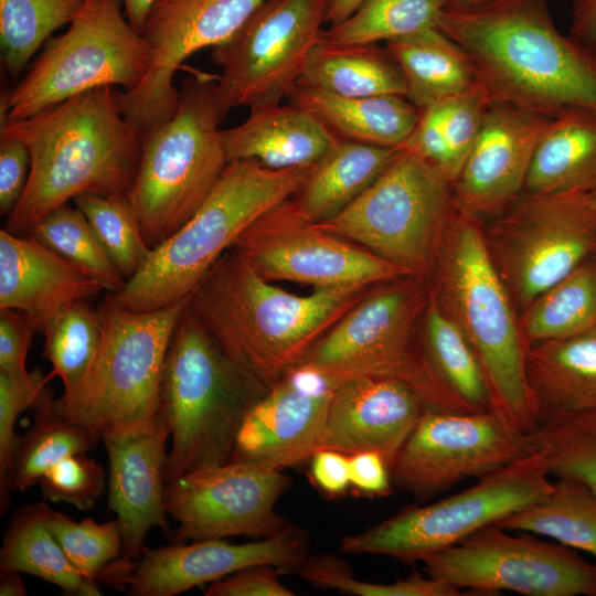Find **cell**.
<instances>
[{"instance_id": "obj_33", "label": "cell", "mask_w": 596, "mask_h": 596, "mask_svg": "<svg viewBox=\"0 0 596 596\" xmlns=\"http://www.w3.org/2000/svg\"><path fill=\"white\" fill-rule=\"evenodd\" d=\"M299 82L341 96L407 97L401 68L387 49L376 44L336 43L320 36Z\"/></svg>"}, {"instance_id": "obj_37", "label": "cell", "mask_w": 596, "mask_h": 596, "mask_svg": "<svg viewBox=\"0 0 596 596\" xmlns=\"http://www.w3.org/2000/svg\"><path fill=\"white\" fill-rule=\"evenodd\" d=\"M34 423L18 435L12 456V490L26 491L62 459L86 453L99 439L88 428L70 421L47 392L34 406Z\"/></svg>"}, {"instance_id": "obj_25", "label": "cell", "mask_w": 596, "mask_h": 596, "mask_svg": "<svg viewBox=\"0 0 596 596\" xmlns=\"http://www.w3.org/2000/svg\"><path fill=\"white\" fill-rule=\"evenodd\" d=\"M103 289L91 274L31 234L0 230V308L25 313L41 332L64 309Z\"/></svg>"}, {"instance_id": "obj_31", "label": "cell", "mask_w": 596, "mask_h": 596, "mask_svg": "<svg viewBox=\"0 0 596 596\" xmlns=\"http://www.w3.org/2000/svg\"><path fill=\"white\" fill-rule=\"evenodd\" d=\"M385 44L404 75L407 98L418 109L459 95L480 81L469 55L438 28Z\"/></svg>"}, {"instance_id": "obj_9", "label": "cell", "mask_w": 596, "mask_h": 596, "mask_svg": "<svg viewBox=\"0 0 596 596\" xmlns=\"http://www.w3.org/2000/svg\"><path fill=\"white\" fill-rule=\"evenodd\" d=\"M150 46L120 10V0H84L66 32L52 39L26 74L1 97V120L28 118L99 87H137Z\"/></svg>"}, {"instance_id": "obj_16", "label": "cell", "mask_w": 596, "mask_h": 596, "mask_svg": "<svg viewBox=\"0 0 596 596\" xmlns=\"http://www.w3.org/2000/svg\"><path fill=\"white\" fill-rule=\"evenodd\" d=\"M232 248L267 280L315 289L373 286L411 275L402 266L324 231L307 219L291 198L256 219Z\"/></svg>"}, {"instance_id": "obj_47", "label": "cell", "mask_w": 596, "mask_h": 596, "mask_svg": "<svg viewBox=\"0 0 596 596\" xmlns=\"http://www.w3.org/2000/svg\"><path fill=\"white\" fill-rule=\"evenodd\" d=\"M84 454L62 459L39 479L44 500L66 502L83 511L95 505L105 490L106 472Z\"/></svg>"}, {"instance_id": "obj_45", "label": "cell", "mask_w": 596, "mask_h": 596, "mask_svg": "<svg viewBox=\"0 0 596 596\" xmlns=\"http://www.w3.org/2000/svg\"><path fill=\"white\" fill-rule=\"evenodd\" d=\"M493 98L479 81L466 92L440 102L447 147V175L451 182L459 174L471 151Z\"/></svg>"}, {"instance_id": "obj_41", "label": "cell", "mask_w": 596, "mask_h": 596, "mask_svg": "<svg viewBox=\"0 0 596 596\" xmlns=\"http://www.w3.org/2000/svg\"><path fill=\"white\" fill-rule=\"evenodd\" d=\"M447 0H368L321 36L336 43L376 44L437 28Z\"/></svg>"}, {"instance_id": "obj_43", "label": "cell", "mask_w": 596, "mask_h": 596, "mask_svg": "<svg viewBox=\"0 0 596 596\" xmlns=\"http://www.w3.org/2000/svg\"><path fill=\"white\" fill-rule=\"evenodd\" d=\"M28 234L91 274L104 289L116 294L124 288L127 280L76 206H58Z\"/></svg>"}, {"instance_id": "obj_23", "label": "cell", "mask_w": 596, "mask_h": 596, "mask_svg": "<svg viewBox=\"0 0 596 596\" xmlns=\"http://www.w3.org/2000/svg\"><path fill=\"white\" fill-rule=\"evenodd\" d=\"M307 552L306 532L298 526L244 544L206 539L160 547L145 545L127 592L131 596H175L255 565L296 573Z\"/></svg>"}, {"instance_id": "obj_55", "label": "cell", "mask_w": 596, "mask_h": 596, "mask_svg": "<svg viewBox=\"0 0 596 596\" xmlns=\"http://www.w3.org/2000/svg\"><path fill=\"white\" fill-rule=\"evenodd\" d=\"M156 0H121L130 24L141 33L147 14Z\"/></svg>"}, {"instance_id": "obj_5", "label": "cell", "mask_w": 596, "mask_h": 596, "mask_svg": "<svg viewBox=\"0 0 596 596\" xmlns=\"http://www.w3.org/2000/svg\"><path fill=\"white\" fill-rule=\"evenodd\" d=\"M266 391L233 362L188 305L171 338L161 381L159 409L172 439L166 485L231 462L242 424Z\"/></svg>"}, {"instance_id": "obj_54", "label": "cell", "mask_w": 596, "mask_h": 596, "mask_svg": "<svg viewBox=\"0 0 596 596\" xmlns=\"http://www.w3.org/2000/svg\"><path fill=\"white\" fill-rule=\"evenodd\" d=\"M368 0H329L326 23L336 25L351 17Z\"/></svg>"}, {"instance_id": "obj_8", "label": "cell", "mask_w": 596, "mask_h": 596, "mask_svg": "<svg viewBox=\"0 0 596 596\" xmlns=\"http://www.w3.org/2000/svg\"><path fill=\"white\" fill-rule=\"evenodd\" d=\"M191 295L167 307L135 311L108 296L98 308L103 338L87 373L56 400L61 413L102 432L146 423L160 408L167 351Z\"/></svg>"}, {"instance_id": "obj_30", "label": "cell", "mask_w": 596, "mask_h": 596, "mask_svg": "<svg viewBox=\"0 0 596 596\" xmlns=\"http://www.w3.org/2000/svg\"><path fill=\"white\" fill-rule=\"evenodd\" d=\"M596 192V111L550 119L532 157L524 193Z\"/></svg>"}, {"instance_id": "obj_32", "label": "cell", "mask_w": 596, "mask_h": 596, "mask_svg": "<svg viewBox=\"0 0 596 596\" xmlns=\"http://www.w3.org/2000/svg\"><path fill=\"white\" fill-rule=\"evenodd\" d=\"M396 151L340 139L312 166L291 199L307 219L324 222L353 202L381 174Z\"/></svg>"}, {"instance_id": "obj_42", "label": "cell", "mask_w": 596, "mask_h": 596, "mask_svg": "<svg viewBox=\"0 0 596 596\" xmlns=\"http://www.w3.org/2000/svg\"><path fill=\"white\" fill-rule=\"evenodd\" d=\"M43 358L53 366L52 375L63 382L64 392L73 391L91 368L102 343L103 328L98 309L86 300L60 312L42 331Z\"/></svg>"}, {"instance_id": "obj_27", "label": "cell", "mask_w": 596, "mask_h": 596, "mask_svg": "<svg viewBox=\"0 0 596 596\" xmlns=\"http://www.w3.org/2000/svg\"><path fill=\"white\" fill-rule=\"evenodd\" d=\"M525 372L538 427L596 406V326L529 345Z\"/></svg>"}, {"instance_id": "obj_24", "label": "cell", "mask_w": 596, "mask_h": 596, "mask_svg": "<svg viewBox=\"0 0 596 596\" xmlns=\"http://www.w3.org/2000/svg\"><path fill=\"white\" fill-rule=\"evenodd\" d=\"M425 409L416 392L400 380H347L333 391L317 450L348 456L376 451L391 468Z\"/></svg>"}, {"instance_id": "obj_49", "label": "cell", "mask_w": 596, "mask_h": 596, "mask_svg": "<svg viewBox=\"0 0 596 596\" xmlns=\"http://www.w3.org/2000/svg\"><path fill=\"white\" fill-rule=\"evenodd\" d=\"M0 214L9 216L28 183L30 152L19 138L0 134Z\"/></svg>"}, {"instance_id": "obj_12", "label": "cell", "mask_w": 596, "mask_h": 596, "mask_svg": "<svg viewBox=\"0 0 596 596\" xmlns=\"http://www.w3.org/2000/svg\"><path fill=\"white\" fill-rule=\"evenodd\" d=\"M482 235L520 313L596 252V192H523L482 223Z\"/></svg>"}, {"instance_id": "obj_34", "label": "cell", "mask_w": 596, "mask_h": 596, "mask_svg": "<svg viewBox=\"0 0 596 596\" xmlns=\"http://www.w3.org/2000/svg\"><path fill=\"white\" fill-rule=\"evenodd\" d=\"M47 504H28L8 522L0 550V572L40 577L76 596H100L98 583L83 575L68 560L45 523Z\"/></svg>"}, {"instance_id": "obj_46", "label": "cell", "mask_w": 596, "mask_h": 596, "mask_svg": "<svg viewBox=\"0 0 596 596\" xmlns=\"http://www.w3.org/2000/svg\"><path fill=\"white\" fill-rule=\"evenodd\" d=\"M47 379L35 370L26 375L11 376L0 373V511L10 507L12 456L18 435L14 426L18 416L34 407L47 393Z\"/></svg>"}, {"instance_id": "obj_21", "label": "cell", "mask_w": 596, "mask_h": 596, "mask_svg": "<svg viewBox=\"0 0 596 596\" xmlns=\"http://www.w3.org/2000/svg\"><path fill=\"white\" fill-rule=\"evenodd\" d=\"M550 118L492 100L481 131L453 182L454 207L480 222L524 192L535 147Z\"/></svg>"}, {"instance_id": "obj_51", "label": "cell", "mask_w": 596, "mask_h": 596, "mask_svg": "<svg viewBox=\"0 0 596 596\" xmlns=\"http://www.w3.org/2000/svg\"><path fill=\"white\" fill-rule=\"evenodd\" d=\"M350 488L369 497H386L392 492L390 466L376 451L349 456Z\"/></svg>"}, {"instance_id": "obj_40", "label": "cell", "mask_w": 596, "mask_h": 596, "mask_svg": "<svg viewBox=\"0 0 596 596\" xmlns=\"http://www.w3.org/2000/svg\"><path fill=\"white\" fill-rule=\"evenodd\" d=\"M84 0H0V44L6 71L17 79L57 29L68 25Z\"/></svg>"}, {"instance_id": "obj_38", "label": "cell", "mask_w": 596, "mask_h": 596, "mask_svg": "<svg viewBox=\"0 0 596 596\" xmlns=\"http://www.w3.org/2000/svg\"><path fill=\"white\" fill-rule=\"evenodd\" d=\"M45 523L71 563L85 576L126 590L138 561L124 556L118 521H74L47 507Z\"/></svg>"}, {"instance_id": "obj_50", "label": "cell", "mask_w": 596, "mask_h": 596, "mask_svg": "<svg viewBox=\"0 0 596 596\" xmlns=\"http://www.w3.org/2000/svg\"><path fill=\"white\" fill-rule=\"evenodd\" d=\"M279 570L272 565H255L240 570L212 582L205 596H294L278 577Z\"/></svg>"}, {"instance_id": "obj_26", "label": "cell", "mask_w": 596, "mask_h": 596, "mask_svg": "<svg viewBox=\"0 0 596 596\" xmlns=\"http://www.w3.org/2000/svg\"><path fill=\"white\" fill-rule=\"evenodd\" d=\"M228 161L248 159L281 170L313 166L340 139L308 110L289 103L249 109L240 125L222 129Z\"/></svg>"}, {"instance_id": "obj_28", "label": "cell", "mask_w": 596, "mask_h": 596, "mask_svg": "<svg viewBox=\"0 0 596 596\" xmlns=\"http://www.w3.org/2000/svg\"><path fill=\"white\" fill-rule=\"evenodd\" d=\"M288 99L341 140L393 149L406 140L419 116V109L405 96H341L300 82Z\"/></svg>"}, {"instance_id": "obj_11", "label": "cell", "mask_w": 596, "mask_h": 596, "mask_svg": "<svg viewBox=\"0 0 596 596\" xmlns=\"http://www.w3.org/2000/svg\"><path fill=\"white\" fill-rule=\"evenodd\" d=\"M429 296L430 280L413 275L377 284L299 365L316 370L336 385L360 376L400 380L416 392L426 409L444 412L415 338V326Z\"/></svg>"}, {"instance_id": "obj_19", "label": "cell", "mask_w": 596, "mask_h": 596, "mask_svg": "<svg viewBox=\"0 0 596 596\" xmlns=\"http://www.w3.org/2000/svg\"><path fill=\"white\" fill-rule=\"evenodd\" d=\"M264 0H156L141 34L151 51L142 82L131 91H116L125 118L141 134L169 120L180 91L175 72L193 53L225 43Z\"/></svg>"}, {"instance_id": "obj_6", "label": "cell", "mask_w": 596, "mask_h": 596, "mask_svg": "<svg viewBox=\"0 0 596 596\" xmlns=\"http://www.w3.org/2000/svg\"><path fill=\"white\" fill-rule=\"evenodd\" d=\"M311 168L275 170L248 159L228 161L194 215L152 248L139 270L110 297L135 311L160 309L189 297L256 219L294 196Z\"/></svg>"}, {"instance_id": "obj_36", "label": "cell", "mask_w": 596, "mask_h": 596, "mask_svg": "<svg viewBox=\"0 0 596 596\" xmlns=\"http://www.w3.org/2000/svg\"><path fill=\"white\" fill-rule=\"evenodd\" d=\"M494 524L552 539L596 560V493L575 480L557 478L547 496Z\"/></svg>"}, {"instance_id": "obj_3", "label": "cell", "mask_w": 596, "mask_h": 596, "mask_svg": "<svg viewBox=\"0 0 596 596\" xmlns=\"http://www.w3.org/2000/svg\"><path fill=\"white\" fill-rule=\"evenodd\" d=\"M371 288L352 285L291 294L262 277L231 248L193 290L189 307L233 362L268 390Z\"/></svg>"}, {"instance_id": "obj_10", "label": "cell", "mask_w": 596, "mask_h": 596, "mask_svg": "<svg viewBox=\"0 0 596 596\" xmlns=\"http://www.w3.org/2000/svg\"><path fill=\"white\" fill-rule=\"evenodd\" d=\"M454 209L453 182L424 159L397 149L353 202L317 224L430 280Z\"/></svg>"}, {"instance_id": "obj_7", "label": "cell", "mask_w": 596, "mask_h": 596, "mask_svg": "<svg viewBox=\"0 0 596 596\" xmlns=\"http://www.w3.org/2000/svg\"><path fill=\"white\" fill-rule=\"evenodd\" d=\"M216 79L201 72L187 76L172 117L141 135L138 172L127 200L151 248L194 215L228 163Z\"/></svg>"}, {"instance_id": "obj_44", "label": "cell", "mask_w": 596, "mask_h": 596, "mask_svg": "<svg viewBox=\"0 0 596 596\" xmlns=\"http://www.w3.org/2000/svg\"><path fill=\"white\" fill-rule=\"evenodd\" d=\"M109 257L125 277L131 278L151 253L127 196L84 194L74 199Z\"/></svg>"}, {"instance_id": "obj_17", "label": "cell", "mask_w": 596, "mask_h": 596, "mask_svg": "<svg viewBox=\"0 0 596 596\" xmlns=\"http://www.w3.org/2000/svg\"><path fill=\"white\" fill-rule=\"evenodd\" d=\"M531 436L493 412L425 409L395 457L392 485L424 502L469 477L478 479L532 454Z\"/></svg>"}, {"instance_id": "obj_4", "label": "cell", "mask_w": 596, "mask_h": 596, "mask_svg": "<svg viewBox=\"0 0 596 596\" xmlns=\"http://www.w3.org/2000/svg\"><path fill=\"white\" fill-rule=\"evenodd\" d=\"M430 287L481 365L491 411L515 430L531 435L538 424L526 381L528 347L519 311L486 247L482 222L454 209Z\"/></svg>"}, {"instance_id": "obj_53", "label": "cell", "mask_w": 596, "mask_h": 596, "mask_svg": "<svg viewBox=\"0 0 596 596\" xmlns=\"http://www.w3.org/2000/svg\"><path fill=\"white\" fill-rule=\"evenodd\" d=\"M570 34L596 49V0H573Z\"/></svg>"}, {"instance_id": "obj_57", "label": "cell", "mask_w": 596, "mask_h": 596, "mask_svg": "<svg viewBox=\"0 0 596 596\" xmlns=\"http://www.w3.org/2000/svg\"><path fill=\"white\" fill-rule=\"evenodd\" d=\"M491 0H447V8L467 9L485 4Z\"/></svg>"}, {"instance_id": "obj_48", "label": "cell", "mask_w": 596, "mask_h": 596, "mask_svg": "<svg viewBox=\"0 0 596 596\" xmlns=\"http://www.w3.org/2000/svg\"><path fill=\"white\" fill-rule=\"evenodd\" d=\"M38 324L25 313L0 308V373L20 376L29 372L25 360Z\"/></svg>"}, {"instance_id": "obj_13", "label": "cell", "mask_w": 596, "mask_h": 596, "mask_svg": "<svg viewBox=\"0 0 596 596\" xmlns=\"http://www.w3.org/2000/svg\"><path fill=\"white\" fill-rule=\"evenodd\" d=\"M553 487L549 475L526 457L454 496L407 507L358 534L345 535L340 550L390 556L405 564L422 562L544 498Z\"/></svg>"}, {"instance_id": "obj_35", "label": "cell", "mask_w": 596, "mask_h": 596, "mask_svg": "<svg viewBox=\"0 0 596 596\" xmlns=\"http://www.w3.org/2000/svg\"><path fill=\"white\" fill-rule=\"evenodd\" d=\"M525 345L571 337L596 326V252L519 313Z\"/></svg>"}, {"instance_id": "obj_29", "label": "cell", "mask_w": 596, "mask_h": 596, "mask_svg": "<svg viewBox=\"0 0 596 596\" xmlns=\"http://www.w3.org/2000/svg\"><path fill=\"white\" fill-rule=\"evenodd\" d=\"M423 319L418 351L446 412H492L481 365L461 330L437 304L432 287Z\"/></svg>"}, {"instance_id": "obj_15", "label": "cell", "mask_w": 596, "mask_h": 596, "mask_svg": "<svg viewBox=\"0 0 596 596\" xmlns=\"http://www.w3.org/2000/svg\"><path fill=\"white\" fill-rule=\"evenodd\" d=\"M545 538L491 524L425 557L428 576L475 595L596 596V565ZM470 594V593H469Z\"/></svg>"}, {"instance_id": "obj_52", "label": "cell", "mask_w": 596, "mask_h": 596, "mask_svg": "<svg viewBox=\"0 0 596 596\" xmlns=\"http://www.w3.org/2000/svg\"><path fill=\"white\" fill-rule=\"evenodd\" d=\"M310 477L324 494H343L350 488L349 456L330 449L317 450L310 457Z\"/></svg>"}, {"instance_id": "obj_39", "label": "cell", "mask_w": 596, "mask_h": 596, "mask_svg": "<svg viewBox=\"0 0 596 596\" xmlns=\"http://www.w3.org/2000/svg\"><path fill=\"white\" fill-rule=\"evenodd\" d=\"M529 458L549 476L583 483L596 493V406L538 427Z\"/></svg>"}, {"instance_id": "obj_18", "label": "cell", "mask_w": 596, "mask_h": 596, "mask_svg": "<svg viewBox=\"0 0 596 596\" xmlns=\"http://www.w3.org/2000/svg\"><path fill=\"white\" fill-rule=\"evenodd\" d=\"M291 479L280 470L231 461L166 485L164 505L178 526L171 543L236 535L272 538L297 525L276 511Z\"/></svg>"}, {"instance_id": "obj_22", "label": "cell", "mask_w": 596, "mask_h": 596, "mask_svg": "<svg viewBox=\"0 0 596 596\" xmlns=\"http://www.w3.org/2000/svg\"><path fill=\"white\" fill-rule=\"evenodd\" d=\"M170 435L160 409L146 423L108 428L99 435L109 465L108 508L120 528L124 556L131 560L141 556L151 528L172 536L164 505L166 446Z\"/></svg>"}, {"instance_id": "obj_20", "label": "cell", "mask_w": 596, "mask_h": 596, "mask_svg": "<svg viewBox=\"0 0 596 596\" xmlns=\"http://www.w3.org/2000/svg\"><path fill=\"white\" fill-rule=\"evenodd\" d=\"M337 386L304 365L287 372L248 411L232 461L283 471L310 459Z\"/></svg>"}, {"instance_id": "obj_1", "label": "cell", "mask_w": 596, "mask_h": 596, "mask_svg": "<svg viewBox=\"0 0 596 596\" xmlns=\"http://www.w3.org/2000/svg\"><path fill=\"white\" fill-rule=\"evenodd\" d=\"M437 28L469 55L493 100L550 119L596 111V49L564 35L546 0L446 8Z\"/></svg>"}, {"instance_id": "obj_2", "label": "cell", "mask_w": 596, "mask_h": 596, "mask_svg": "<svg viewBox=\"0 0 596 596\" xmlns=\"http://www.w3.org/2000/svg\"><path fill=\"white\" fill-rule=\"evenodd\" d=\"M0 134L19 138L30 152L25 190L3 227L12 234H28L79 195L127 196L138 172L142 134L121 114L115 87L1 120Z\"/></svg>"}, {"instance_id": "obj_56", "label": "cell", "mask_w": 596, "mask_h": 596, "mask_svg": "<svg viewBox=\"0 0 596 596\" xmlns=\"http://www.w3.org/2000/svg\"><path fill=\"white\" fill-rule=\"evenodd\" d=\"M21 574L14 571L0 572V596L26 595V588Z\"/></svg>"}, {"instance_id": "obj_14", "label": "cell", "mask_w": 596, "mask_h": 596, "mask_svg": "<svg viewBox=\"0 0 596 596\" xmlns=\"http://www.w3.org/2000/svg\"><path fill=\"white\" fill-rule=\"evenodd\" d=\"M328 1L264 0L232 38L213 47L223 117L232 108L255 109L289 98L323 31Z\"/></svg>"}]
</instances>
